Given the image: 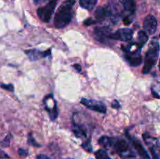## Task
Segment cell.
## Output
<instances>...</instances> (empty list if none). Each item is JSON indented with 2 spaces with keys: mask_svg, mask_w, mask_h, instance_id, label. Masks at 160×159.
Returning a JSON list of instances; mask_svg holds the SVG:
<instances>
[{
  "mask_svg": "<svg viewBox=\"0 0 160 159\" xmlns=\"http://www.w3.org/2000/svg\"><path fill=\"white\" fill-rule=\"evenodd\" d=\"M74 4L75 0H67L62 3L54 18V26L56 28H62L70 23L73 18Z\"/></svg>",
  "mask_w": 160,
  "mask_h": 159,
  "instance_id": "1",
  "label": "cell"
},
{
  "mask_svg": "<svg viewBox=\"0 0 160 159\" xmlns=\"http://www.w3.org/2000/svg\"><path fill=\"white\" fill-rule=\"evenodd\" d=\"M159 37H155L151 41L149 44V48L146 52L145 60V65H144L142 73L144 74H147L151 71L152 67L156 65V61L159 57Z\"/></svg>",
  "mask_w": 160,
  "mask_h": 159,
  "instance_id": "2",
  "label": "cell"
},
{
  "mask_svg": "<svg viewBox=\"0 0 160 159\" xmlns=\"http://www.w3.org/2000/svg\"><path fill=\"white\" fill-rule=\"evenodd\" d=\"M57 0H50L46 6L38 9L37 13L39 19L45 23H48L56 9Z\"/></svg>",
  "mask_w": 160,
  "mask_h": 159,
  "instance_id": "3",
  "label": "cell"
},
{
  "mask_svg": "<svg viewBox=\"0 0 160 159\" xmlns=\"http://www.w3.org/2000/svg\"><path fill=\"white\" fill-rule=\"evenodd\" d=\"M113 147L119 155L122 157H134V154L130 148L128 142L124 140H114Z\"/></svg>",
  "mask_w": 160,
  "mask_h": 159,
  "instance_id": "4",
  "label": "cell"
},
{
  "mask_svg": "<svg viewBox=\"0 0 160 159\" xmlns=\"http://www.w3.org/2000/svg\"><path fill=\"white\" fill-rule=\"evenodd\" d=\"M133 34L134 32L130 28H120L116 32L109 34V38L121 41H129L132 39Z\"/></svg>",
  "mask_w": 160,
  "mask_h": 159,
  "instance_id": "5",
  "label": "cell"
},
{
  "mask_svg": "<svg viewBox=\"0 0 160 159\" xmlns=\"http://www.w3.org/2000/svg\"><path fill=\"white\" fill-rule=\"evenodd\" d=\"M81 102V104H83L85 107L91 109V110L100 112V113H106V105L102 101L93 99H88V98H82Z\"/></svg>",
  "mask_w": 160,
  "mask_h": 159,
  "instance_id": "6",
  "label": "cell"
},
{
  "mask_svg": "<svg viewBox=\"0 0 160 159\" xmlns=\"http://www.w3.org/2000/svg\"><path fill=\"white\" fill-rule=\"evenodd\" d=\"M143 138L145 140V143L148 145L152 154L153 159H159V140L154 137H150L148 134H144Z\"/></svg>",
  "mask_w": 160,
  "mask_h": 159,
  "instance_id": "7",
  "label": "cell"
},
{
  "mask_svg": "<svg viewBox=\"0 0 160 159\" xmlns=\"http://www.w3.org/2000/svg\"><path fill=\"white\" fill-rule=\"evenodd\" d=\"M158 26V22L156 17L152 15H148L145 17L144 20L143 27L145 29V32L147 34L152 35L156 33Z\"/></svg>",
  "mask_w": 160,
  "mask_h": 159,
  "instance_id": "8",
  "label": "cell"
},
{
  "mask_svg": "<svg viewBox=\"0 0 160 159\" xmlns=\"http://www.w3.org/2000/svg\"><path fill=\"white\" fill-rule=\"evenodd\" d=\"M124 58L131 66H138L142 64V57L141 55V49L134 50L133 51L125 53Z\"/></svg>",
  "mask_w": 160,
  "mask_h": 159,
  "instance_id": "9",
  "label": "cell"
},
{
  "mask_svg": "<svg viewBox=\"0 0 160 159\" xmlns=\"http://www.w3.org/2000/svg\"><path fill=\"white\" fill-rule=\"evenodd\" d=\"M95 37H96L97 40L99 41L102 42V43H106L109 41V29L106 26L104 27H96L95 30Z\"/></svg>",
  "mask_w": 160,
  "mask_h": 159,
  "instance_id": "10",
  "label": "cell"
},
{
  "mask_svg": "<svg viewBox=\"0 0 160 159\" xmlns=\"http://www.w3.org/2000/svg\"><path fill=\"white\" fill-rule=\"evenodd\" d=\"M50 52H51V49L45 51H40L37 49H31L28 50V51H25V53L27 54L28 57L31 61H35L40 59V58L46 57V56L49 55Z\"/></svg>",
  "mask_w": 160,
  "mask_h": 159,
  "instance_id": "11",
  "label": "cell"
},
{
  "mask_svg": "<svg viewBox=\"0 0 160 159\" xmlns=\"http://www.w3.org/2000/svg\"><path fill=\"white\" fill-rule=\"evenodd\" d=\"M131 141H132L133 145H134V148L137 151V152L138 153L139 155L142 157L143 159H151L150 158L149 155H148V152L146 151V150L144 148V147L142 146V143H140V141L136 139H131Z\"/></svg>",
  "mask_w": 160,
  "mask_h": 159,
  "instance_id": "12",
  "label": "cell"
},
{
  "mask_svg": "<svg viewBox=\"0 0 160 159\" xmlns=\"http://www.w3.org/2000/svg\"><path fill=\"white\" fill-rule=\"evenodd\" d=\"M111 15V10L108 7H99L96 9L95 12V17L96 18V21H102L106 17Z\"/></svg>",
  "mask_w": 160,
  "mask_h": 159,
  "instance_id": "13",
  "label": "cell"
},
{
  "mask_svg": "<svg viewBox=\"0 0 160 159\" xmlns=\"http://www.w3.org/2000/svg\"><path fill=\"white\" fill-rule=\"evenodd\" d=\"M73 123L72 131L76 135V137H79V138H85L87 137V132H86V129L84 128V126L77 123L74 120L73 121Z\"/></svg>",
  "mask_w": 160,
  "mask_h": 159,
  "instance_id": "14",
  "label": "cell"
},
{
  "mask_svg": "<svg viewBox=\"0 0 160 159\" xmlns=\"http://www.w3.org/2000/svg\"><path fill=\"white\" fill-rule=\"evenodd\" d=\"M121 6L126 12L134 14L136 11V3L134 0H120Z\"/></svg>",
  "mask_w": 160,
  "mask_h": 159,
  "instance_id": "15",
  "label": "cell"
},
{
  "mask_svg": "<svg viewBox=\"0 0 160 159\" xmlns=\"http://www.w3.org/2000/svg\"><path fill=\"white\" fill-rule=\"evenodd\" d=\"M98 143L102 147L106 148V149H109L110 147H113L114 140L110 137L104 136V137H100L99 140H98Z\"/></svg>",
  "mask_w": 160,
  "mask_h": 159,
  "instance_id": "16",
  "label": "cell"
},
{
  "mask_svg": "<svg viewBox=\"0 0 160 159\" xmlns=\"http://www.w3.org/2000/svg\"><path fill=\"white\" fill-rule=\"evenodd\" d=\"M148 36L144 31H140L138 34V41L136 45L139 48H142L144 45L148 41Z\"/></svg>",
  "mask_w": 160,
  "mask_h": 159,
  "instance_id": "17",
  "label": "cell"
},
{
  "mask_svg": "<svg viewBox=\"0 0 160 159\" xmlns=\"http://www.w3.org/2000/svg\"><path fill=\"white\" fill-rule=\"evenodd\" d=\"M98 0H80V5L84 9L91 10L96 5Z\"/></svg>",
  "mask_w": 160,
  "mask_h": 159,
  "instance_id": "18",
  "label": "cell"
},
{
  "mask_svg": "<svg viewBox=\"0 0 160 159\" xmlns=\"http://www.w3.org/2000/svg\"><path fill=\"white\" fill-rule=\"evenodd\" d=\"M95 156L96 159H112L109 155H108L107 152H106L105 150L102 149L98 150V151L95 153Z\"/></svg>",
  "mask_w": 160,
  "mask_h": 159,
  "instance_id": "19",
  "label": "cell"
},
{
  "mask_svg": "<svg viewBox=\"0 0 160 159\" xmlns=\"http://www.w3.org/2000/svg\"><path fill=\"white\" fill-rule=\"evenodd\" d=\"M12 136L11 135L10 133H9L7 136H6V138L4 139V140H2V141L0 143V145H1L2 147H8L9 144H10L11 141H12Z\"/></svg>",
  "mask_w": 160,
  "mask_h": 159,
  "instance_id": "20",
  "label": "cell"
},
{
  "mask_svg": "<svg viewBox=\"0 0 160 159\" xmlns=\"http://www.w3.org/2000/svg\"><path fill=\"white\" fill-rule=\"evenodd\" d=\"M82 147H84V149L85 150V151H88V152H92V144H91L90 139H88V140H86V141L82 144Z\"/></svg>",
  "mask_w": 160,
  "mask_h": 159,
  "instance_id": "21",
  "label": "cell"
},
{
  "mask_svg": "<svg viewBox=\"0 0 160 159\" xmlns=\"http://www.w3.org/2000/svg\"><path fill=\"white\" fill-rule=\"evenodd\" d=\"M28 143H29L30 145H32V146L34 147H40V144H38V143L35 141V140H34V137H32V135H31V133L28 135Z\"/></svg>",
  "mask_w": 160,
  "mask_h": 159,
  "instance_id": "22",
  "label": "cell"
},
{
  "mask_svg": "<svg viewBox=\"0 0 160 159\" xmlns=\"http://www.w3.org/2000/svg\"><path fill=\"white\" fill-rule=\"evenodd\" d=\"M0 87H1L2 88L5 89V90H8V91L12 92L14 90L13 86H12V84H1Z\"/></svg>",
  "mask_w": 160,
  "mask_h": 159,
  "instance_id": "23",
  "label": "cell"
},
{
  "mask_svg": "<svg viewBox=\"0 0 160 159\" xmlns=\"http://www.w3.org/2000/svg\"><path fill=\"white\" fill-rule=\"evenodd\" d=\"M96 23V20H94L92 18H88L84 21V25L86 26H89V25L94 24V23Z\"/></svg>",
  "mask_w": 160,
  "mask_h": 159,
  "instance_id": "24",
  "label": "cell"
},
{
  "mask_svg": "<svg viewBox=\"0 0 160 159\" xmlns=\"http://www.w3.org/2000/svg\"><path fill=\"white\" fill-rule=\"evenodd\" d=\"M18 153L20 156H23V157H25V156H27L28 154V151H26L25 149H23V148H20L18 150Z\"/></svg>",
  "mask_w": 160,
  "mask_h": 159,
  "instance_id": "25",
  "label": "cell"
},
{
  "mask_svg": "<svg viewBox=\"0 0 160 159\" xmlns=\"http://www.w3.org/2000/svg\"><path fill=\"white\" fill-rule=\"evenodd\" d=\"M112 107L113 108H115V109H118V108H120V104H119L118 101H117V100H115V101L112 102Z\"/></svg>",
  "mask_w": 160,
  "mask_h": 159,
  "instance_id": "26",
  "label": "cell"
},
{
  "mask_svg": "<svg viewBox=\"0 0 160 159\" xmlns=\"http://www.w3.org/2000/svg\"><path fill=\"white\" fill-rule=\"evenodd\" d=\"M0 157H1V158H9V156H8L4 151L0 150Z\"/></svg>",
  "mask_w": 160,
  "mask_h": 159,
  "instance_id": "27",
  "label": "cell"
},
{
  "mask_svg": "<svg viewBox=\"0 0 160 159\" xmlns=\"http://www.w3.org/2000/svg\"><path fill=\"white\" fill-rule=\"evenodd\" d=\"M37 159H51L45 154H39L37 156Z\"/></svg>",
  "mask_w": 160,
  "mask_h": 159,
  "instance_id": "28",
  "label": "cell"
},
{
  "mask_svg": "<svg viewBox=\"0 0 160 159\" xmlns=\"http://www.w3.org/2000/svg\"><path fill=\"white\" fill-rule=\"evenodd\" d=\"M73 67L74 69H76V70H78V72H81V66L80 65H78V64H74V65H73Z\"/></svg>",
  "mask_w": 160,
  "mask_h": 159,
  "instance_id": "29",
  "label": "cell"
},
{
  "mask_svg": "<svg viewBox=\"0 0 160 159\" xmlns=\"http://www.w3.org/2000/svg\"><path fill=\"white\" fill-rule=\"evenodd\" d=\"M45 0H34V2L35 3V4H40V3H42L44 2Z\"/></svg>",
  "mask_w": 160,
  "mask_h": 159,
  "instance_id": "30",
  "label": "cell"
}]
</instances>
